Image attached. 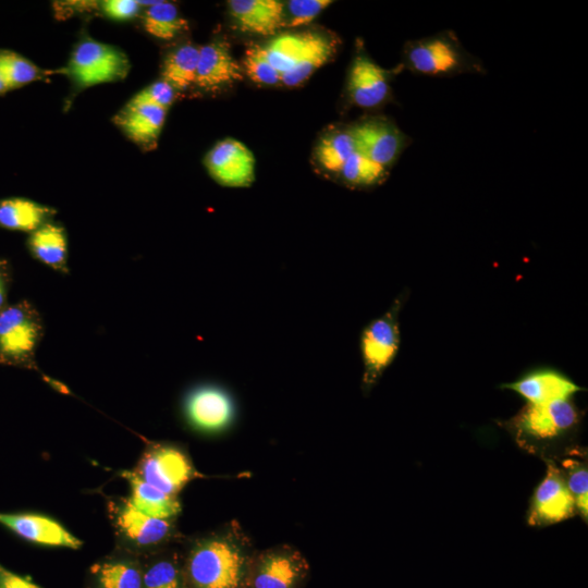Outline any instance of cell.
<instances>
[{
	"label": "cell",
	"mask_w": 588,
	"mask_h": 588,
	"mask_svg": "<svg viewBox=\"0 0 588 588\" xmlns=\"http://www.w3.org/2000/svg\"><path fill=\"white\" fill-rule=\"evenodd\" d=\"M400 66L415 75L441 78L487 73L482 61L467 51L451 29L408 40Z\"/></svg>",
	"instance_id": "6da1fadb"
},
{
	"label": "cell",
	"mask_w": 588,
	"mask_h": 588,
	"mask_svg": "<svg viewBox=\"0 0 588 588\" xmlns=\"http://www.w3.org/2000/svg\"><path fill=\"white\" fill-rule=\"evenodd\" d=\"M245 555L233 539L200 541L191 552L187 569L195 588H236L243 577Z\"/></svg>",
	"instance_id": "7a4b0ae2"
},
{
	"label": "cell",
	"mask_w": 588,
	"mask_h": 588,
	"mask_svg": "<svg viewBox=\"0 0 588 588\" xmlns=\"http://www.w3.org/2000/svg\"><path fill=\"white\" fill-rule=\"evenodd\" d=\"M44 335L39 311L28 301L0 310V364L37 369L35 354Z\"/></svg>",
	"instance_id": "3957f363"
},
{
	"label": "cell",
	"mask_w": 588,
	"mask_h": 588,
	"mask_svg": "<svg viewBox=\"0 0 588 588\" xmlns=\"http://www.w3.org/2000/svg\"><path fill=\"white\" fill-rule=\"evenodd\" d=\"M407 295V292L399 294L390 308L382 316L371 320L360 333L359 348L364 365L362 382L365 391H369L376 384L399 352L401 342L399 315Z\"/></svg>",
	"instance_id": "277c9868"
},
{
	"label": "cell",
	"mask_w": 588,
	"mask_h": 588,
	"mask_svg": "<svg viewBox=\"0 0 588 588\" xmlns=\"http://www.w3.org/2000/svg\"><path fill=\"white\" fill-rule=\"evenodd\" d=\"M130 70L126 54L119 48L83 38L74 47L68 65L61 70L78 88L123 79Z\"/></svg>",
	"instance_id": "5b68a950"
},
{
	"label": "cell",
	"mask_w": 588,
	"mask_h": 588,
	"mask_svg": "<svg viewBox=\"0 0 588 588\" xmlns=\"http://www.w3.org/2000/svg\"><path fill=\"white\" fill-rule=\"evenodd\" d=\"M357 48L346 77L347 101L360 109L380 108L391 100L392 77L402 69L399 65L395 70H385L376 63L363 47L358 46Z\"/></svg>",
	"instance_id": "8992f818"
},
{
	"label": "cell",
	"mask_w": 588,
	"mask_h": 588,
	"mask_svg": "<svg viewBox=\"0 0 588 588\" xmlns=\"http://www.w3.org/2000/svg\"><path fill=\"white\" fill-rule=\"evenodd\" d=\"M348 130L356 151L388 170L412 142L392 120L384 117L363 119L348 125Z\"/></svg>",
	"instance_id": "52a82bcc"
},
{
	"label": "cell",
	"mask_w": 588,
	"mask_h": 588,
	"mask_svg": "<svg viewBox=\"0 0 588 588\" xmlns=\"http://www.w3.org/2000/svg\"><path fill=\"white\" fill-rule=\"evenodd\" d=\"M187 422L203 432H218L228 428L235 417L232 395L222 387L203 383L192 388L183 401Z\"/></svg>",
	"instance_id": "ba28073f"
},
{
	"label": "cell",
	"mask_w": 588,
	"mask_h": 588,
	"mask_svg": "<svg viewBox=\"0 0 588 588\" xmlns=\"http://www.w3.org/2000/svg\"><path fill=\"white\" fill-rule=\"evenodd\" d=\"M579 419L577 408L569 400L548 403H528L511 420L516 434L524 439L549 440L572 429Z\"/></svg>",
	"instance_id": "9c48e42d"
},
{
	"label": "cell",
	"mask_w": 588,
	"mask_h": 588,
	"mask_svg": "<svg viewBox=\"0 0 588 588\" xmlns=\"http://www.w3.org/2000/svg\"><path fill=\"white\" fill-rule=\"evenodd\" d=\"M206 168L222 186L248 187L255 180V157L242 142L225 138L206 155Z\"/></svg>",
	"instance_id": "30bf717a"
},
{
	"label": "cell",
	"mask_w": 588,
	"mask_h": 588,
	"mask_svg": "<svg viewBox=\"0 0 588 588\" xmlns=\"http://www.w3.org/2000/svg\"><path fill=\"white\" fill-rule=\"evenodd\" d=\"M575 510V501L561 470L548 463L547 474L531 500L528 523L532 526L560 523L573 516Z\"/></svg>",
	"instance_id": "8fae6325"
},
{
	"label": "cell",
	"mask_w": 588,
	"mask_h": 588,
	"mask_svg": "<svg viewBox=\"0 0 588 588\" xmlns=\"http://www.w3.org/2000/svg\"><path fill=\"white\" fill-rule=\"evenodd\" d=\"M192 473V466L181 451L160 445L144 455L138 475L162 492L173 495L191 479Z\"/></svg>",
	"instance_id": "7c38bea8"
},
{
	"label": "cell",
	"mask_w": 588,
	"mask_h": 588,
	"mask_svg": "<svg viewBox=\"0 0 588 588\" xmlns=\"http://www.w3.org/2000/svg\"><path fill=\"white\" fill-rule=\"evenodd\" d=\"M242 78L243 69L225 39H216L199 47L195 85L213 91Z\"/></svg>",
	"instance_id": "4fadbf2b"
},
{
	"label": "cell",
	"mask_w": 588,
	"mask_h": 588,
	"mask_svg": "<svg viewBox=\"0 0 588 588\" xmlns=\"http://www.w3.org/2000/svg\"><path fill=\"white\" fill-rule=\"evenodd\" d=\"M0 524L21 538L42 546L78 549L79 539L57 520L34 513H0Z\"/></svg>",
	"instance_id": "5bb4252c"
},
{
	"label": "cell",
	"mask_w": 588,
	"mask_h": 588,
	"mask_svg": "<svg viewBox=\"0 0 588 588\" xmlns=\"http://www.w3.org/2000/svg\"><path fill=\"white\" fill-rule=\"evenodd\" d=\"M306 564L295 551L279 549L261 554L256 563L254 588H294L305 573Z\"/></svg>",
	"instance_id": "9a60e30c"
},
{
	"label": "cell",
	"mask_w": 588,
	"mask_h": 588,
	"mask_svg": "<svg viewBox=\"0 0 588 588\" xmlns=\"http://www.w3.org/2000/svg\"><path fill=\"white\" fill-rule=\"evenodd\" d=\"M502 387L518 393L530 404L568 400L573 394L583 390L566 376L552 369L534 370Z\"/></svg>",
	"instance_id": "2e32d148"
},
{
	"label": "cell",
	"mask_w": 588,
	"mask_h": 588,
	"mask_svg": "<svg viewBox=\"0 0 588 588\" xmlns=\"http://www.w3.org/2000/svg\"><path fill=\"white\" fill-rule=\"evenodd\" d=\"M228 8L243 32L269 36L285 26V5L278 0H230Z\"/></svg>",
	"instance_id": "e0dca14e"
},
{
	"label": "cell",
	"mask_w": 588,
	"mask_h": 588,
	"mask_svg": "<svg viewBox=\"0 0 588 588\" xmlns=\"http://www.w3.org/2000/svg\"><path fill=\"white\" fill-rule=\"evenodd\" d=\"M166 114L163 108L128 101L113 121L135 144L150 149L162 131Z\"/></svg>",
	"instance_id": "ac0fdd59"
},
{
	"label": "cell",
	"mask_w": 588,
	"mask_h": 588,
	"mask_svg": "<svg viewBox=\"0 0 588 588\" xmlns=\"http://www.w3.org/2000/svg\"><path fill=\"white\" fill-rule=\"evenodd\" d=\"M27 247L32 256L47 267L69 272L68 238L64 228L56 222H46L30 233Z\"/></svg>",
	"instance_id": "d6986e66"
},
{
	"label": "cell",
	"mask_w": 588,
	"mask_h": 588,
	"mask_svg": "<svg viewBox=\"0 0 588 588\" xmlns=\"http://www.w3.org/2000/svg\"><path fill=\"white\" fill-rule=\"evenodd\" d=\"M340 40L329 34L310 33L305 49L294 68L281 76V83L294 87L307 81L336 53Z\"/></svg>",
	"instance_id": "ffe728a7"
},
{
	"label": "cell",
	"mask_w": 588,
	"mask_h": 588,
	"mask_svg": "<svg viewBox=\"0 0 588 588\" xmlns=\"http://www.w3.org/2000/svg\"><path fill=\"white\" fill-rule=\"evenodd\" d=\"M118 526L124 536L138 546H152L163 541L171 530L167 519L149 516L127 501L119 511Z\"/></svg>",
	"instance_id": "44dd1931"
},
{
	"label": "cell",
	"mask_w": 588,
	"mask_h": 588,
	"mask_svg": "<svg viewBox=\"0 0 588 588\" xmlns=\"http://www.w3.org/2000/svg\"><path fill=\"white\" fill-rule=\"evenodd\" d=\"M56 210L30 199L12 197L0 200V226L22 232H34L49 222Z\"/></svg>",
	"instance_id": "7402d4cb"
},
{
	"label": "cell",
	"mask_w": 588,
	"mask_h": 588,
	"mask_svg": "<svg viewBox=\"0 0 588 588\" xmlns=\"http://www.w3.org/2000/svg\"><path fill=\"white\" fill-rule=\"evenodd\" d=\"M122 476L130 482L131 499L138 511L149 516L167 519L181 511L179 501L146 482L138 474L124 471Z\"/></svg>",
	"instance_id": "603a6c76"
},
{
	"label": "cell",
	"mask_w": 588,
	"mask_h": 588,
	"mask_svg": "<svg viewBox=\"0 0 588 588\" xmlns=\"http://www.w3.org/2000/svg\"><path fill=\"white\" fill-rule=\"evenodd\" d=\"M199 47L184 44L172 50L164 59L161 78L175 90H184L195 83Z\"/></svg>",
	"instance_id": "cb8c5ba5"
},
{
	"label": "cell",
	"mask_w": 588,
	"mask_h": 588,
	"mask_svg": "<svg viewBox=\"0 0 588 588\" xmlns=\"http://www.w3.org/2000/svg\"><path fill=\"white\" fill-rule=\"evenodd\" d=\"M144 27L151 36L170 40L187 29V21L173 3L157 1L145 11Z\"/></svg>",
	"instance_id": "d4e9b609"
},
{
	"label": "cell",
	"mask_w": 588,
	"mask_h": 588,
	"mask_svg": "<svg viewBox=\"0 0 588 588\" xmlns=\"http://www.w3.org/2000/svg\"><path fill=\"white\" fill-rule=\"evenodd\" d=\"M307 39L308 33H285L275 36L262 46L269 62L281 73V76L290 72L297 63Z\"/></svg>",
	"instance_id": "484cf974"
},
{
	"label": "cell",
	"mask_w": 588,
	"mask_h": 588,
	"mask_svg": "<svg viewBox=\"0 0 588 588\" xmlns=\"http://www.w3.org/2000/svg\"><path fill=\"white\" fill-rule=\"evenodd\" d=\"M355 151L353 136L346 126L322 137L317 147V158L324 170L339 174Z\"/></svg>",
	"instance_id": "4316f807"
},
{
	"label": "cell",
	"mask_w": 588,
	"mask_h": 588,
	"mask_svg": "<svg viewBox=\"0 0 588 588\" xmlns=\"http://www.w3.org/2000/svg\"><path fill=\"white\" fill-rule=\"evenodd\" d=\"M389 170L355 151L341 169L339 176L351 187L368 188L381 184Z\"/></svg>",
	"instance_id": "83f0119b"
},
{
	"label": "cell",
	"mask_w": 588,
	"mask_h": 588,
	"mask_svg": "<svg viewBox=\"0 0 588 588\" xmlns=\"http://www.w3.org/2000/svg\"><path fill=\"white\" fill-rule=\"evenodd\" d=\"M45 75L46 72L23 56L0 50V78L8 90L41 79Z\"/></svg>",
	"instance_id": "f1b7e54d"
},
{
	"label": "cell",
	"mask_w": 588,
	"mask_h": 588,
	"mask_svg": "<svg viewBox=\"0 0 588 588\" xmlns=\"http://www.w3.org/2000/svg\"><path fill=\"white\" fill-rule=\"evenodd\" d=\"M102 588H143L139 571L126 562H107L93 568Z\"/></svg>",
	"instance_id": "f546056e"
},
{
	"label": "cell",
	"mask_w": 588,
	"mask_h": 588,
	"mask_svg": "<svg viewBox=\"0 0 588 588\" xmlns=\"http://www.w3.org/2000/svg\"><path fill=\"white\" fill-rule=\"evenodd\" d=\"M242 69L257 84L277 85L281 83V73L269 62L262 46L255 45L247 48Z\"/></svg>",
	"instance_id": "4dcf8cb0"
},
{
	"label": "cell",
	"mask_w": 588,
	"mask_h": 588,
	"mask_svg": "<svg viewBox=\"0 0 588 588\" xmlns=\"http://www.w3.org/2000/svg\"><path fill=\"white\" fill-rule=\"evenodd\" d=\"M565 467L568 468L566 486L575 501L576 510L587 520L588 515V470L586 465L569 460Z\"/></svg>",
	"instance_id": "1f68e13d"
},
{
	"label": "cell",
	"mask_w": 588,
	"mask_h": 588,
	"mask_svg": "<svg viewBox=\"0 0 588 588\" xmlns=\"http://www.w3.org/2000/svg\"><path fill=\"white\" fill-rule=\"evenodd\" d=\"M331 3L332 1L330 0L287 1L286 4H284L289 13V20L285 22V26L298 27L307 24L318 16Z\"/></svg>",
	"instance_id": "d6a6232c"
},
{
	"label": "cell",
	"mask_w": 588,
	"mask_h": 588,
	"mask_svg": "<svg viewBox=\"0 0 588 588\" xmlns=\"http://www.w3.org/2000/svg\"><path fill=\"white\" fill-rule=\"evenodd\" d=\"M144 588H181L175 565L169 561H159L151 565L143 577Z\"/></svg>",
	"instance_id": "836d02e7"
},
{
	"label": "cell",
	"mask_w": 588,
	"mask_h": 588,
	"mask_svg": "<svg viewBox=\"0 0 588 588\" xmlns=\"http://www.w3.org/2000/svg\"><path fill=\"white\" fill-rule=\"evenodd\" d=\"M175 88L160 78L143 88L130 102L148 103L168 110L175 99Z\"/></svg>",
	"instance_id": "e575fe53"
},
{
	"label": "cell",
	"mask_w": 588,
	"mask_h": 588,
	"mask_svg": "<svg viewBox=\"0 0 588 588\" xmlns=\"http://www.w3.org/2000/svg\"><path fill=\"white\" fill-rule=\"evenodd\" d=\"M99 5L101 11L114 21L131 20L139 12V3L134 0H106Z\"/></svg>",
	"instance_id": "d590c367"
},
{
	"label": "cell",
	"mask_w": 588,
	"mask_h": 588,
	"mask_svg": "<svg viewBox=\"0 0 588 588\" xmlns=\"http://www.w3.org/2000/svg\"><path fill=\"white\" fill-rule=\"evenodd\" d=\"M0 588H40L38 585L22 577L0 564Z\"/></svg>",
	"instance_id": "8d00e7d4"
},
{
	"label": "cell",
	"mask_w": 588,
	"mask_h": 588,
	"mask_svg": "<svg viewBox=\"0 0 588 588\" xmlns=\"http://www.w3.org/2000/svg\"><path fill=\"white\" fill-rule=\"evenodd\" d=\"M10 283V266L5 260L0 259V310L5 307Z\"/></svg>",
	"instance_id": "74e56055"
},
{
	"label": "cell",
	"mask_w": 588,
	"mask_h": 588,
	"mask_svg": "<svg viewBox=\"0 0 588 588\" xmlns=\"http://www.w3.org/2000/svg\"><path fill=\"white\" fill-rule=\"evenodd\" d=\"M42 379L50 385L52 387L54 390L61 392V393H70L69 389L66 388L65 384H63L62 382L49 377V376H42Z\"/></svg>",
	"instance_id": "f35d334b"
},
{
	"label": "cell",
	"mask_w": 588,
	"mask_h": 588,
	"mask_svg": "<svg viewBox=\"0 0 588 588\" xmlns=\"http://www.w3.org/2000/svg\"><path fill=\"white\" fill-rule=\"evenodd\" d=\"M8 89L5 88L3 82L0 78V94L5 93Z\"/></svg>",
	"instance_id": "ab89813d"
}]
</instances>
